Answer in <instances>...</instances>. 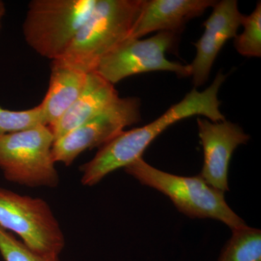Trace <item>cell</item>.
Masks as SVG:
<instances>
[{
  "instance_id": "cell-10",
  "label": "cell",
  "mask_w": 261,
  "mask_h": 261,
  "mask_svg": "<svg viewBox=\"0 0 261 261\" xmlns=\"http://www.w3.org/2000/svg\"><path fill=\"white\" fill-rule=\"evenodd\" d=\"M244 16L238 9L236 0L216 2L213 7L212 13L203 24V34L194 44L197 54L190 67L195 87L203 85L208 80L219 51L228 39L236 37Z\"/></svg>"
},
{
  "instance_id": "cell-17",
  "label": "cell",
  "mask_w": 261,
  "mask_h": 261,
  "mask_svg": "<svg viewBox=\"0 0 261 261\" xmlns=\"http://www.w3.org/2000/svg\"><path fill=\"white\" fill-rule=\"evenodd\" d=\"M0 254L5 261H60L59 255L33 251L9 231L0 227Z\"/></svg>"
},
{
  "instance_id": "cell-13",
  "label": "cell",
  "mask_w": 261,
  "mask_h": 261,
  "mask_svg": "<svg viewBox=\"0 0 261 261\" xmlns=\"http://www.w3.org/2000/svg\"><path fill=\"white\" fill-rule=\"evenodd\" d=\"M87 73L51 61L50 80L45 97L41 103L46 125L53 128L82 93Z\"/></svg>"
},
{
  "instance_id": "cell-14",
  "label": "cell",
  "mask_w": 261,
  "mask_h": 261,
  "mask_svg": "<svg viewBox=\"0 0 261 261\" xmlns=\"http://www.w3.org/2000/svg\"><path fill=\"white\" fill-rule=\"evenodd\" d=\"M219 261H261V231L245 226L233 230Z\"/></svg>"
},
{
  "instance_id": "cell-18",
  "label": "cell",
  "mask_w": 261,
  "mask_h": 261,
  "mask_svg": "<svg viewBox=\"0 0 261 261\" xmlns=\"http://www.w3.org/2000/svg\"><path fill=\"white\" fill-rule=\"evenodd\" d=\"M5 13V8L4 3L0 1V23H1L2 18L4 16Z\"/></svg>"
},
{
  "instance_id": "cell-2",
  "label": "cell",
  "mask_w": 261,
  "mask_h": 261,
  "mask_svg": "<svg viewBox=\"0 0 261 261\" xmlns=\"http://www.w3.org/2000/svg\"><path fill=\"white\" fill-rule=\"evenodd\" d=\"M143 0H97L69 47L58 61L84 73L129 38Z\"/></svg>"
},
{
  "instance_id": "cell-11",
  "label": "cell",
  "mask_w": 261,
  "mask_h": 261,
  "mask_svg": "<svg viewBox=\"0 0 261 261\" xmlns=\"http://www.w3.org/2000/svg\"><path fill=\"white\" fill-rule=\"evenodd\" d=\"M214 0H143L140 14L129 38L140 39L149 33L168 32L178 34L185 24L213 8Z\"/></svg>"
},
{
  "instance_id": "cell-16",
  "label": "cell",
  "mask_w": 261,
  "mask_h": 261,
  "mask_svg": "<svg viewBox=\"0 0 261 261\" xmlns=\"http://www.w3.org/2000/svg\"><path fill=\"white\" fill-rule=\"evenodd\" d=\"M39 125L47 126L39 105L20 111H10L0 106V137Z\"/></svg>"
},
{
  "instance_id": "cell-7",
  "label": "cell",
  "mask_w": 261,
  "mask_h": 261,
  "mask_svg": "<svg viewBox=\"0 0 261 261\" xmlns=\"http://www.w3.org/2000/svg\"><path fill=\"white\" fill-rule=\"evenodd\" d=\"M177 34L161 32L149 39L128 38L104 57L94 71L115 85L130 75L156 70L173 72L179 77L191 75L190 65L169 61L166 51L177 43Z\"/></svg>"
},
{
  "instance_id": "cell-5",
  "label": "cell",
  "mask_w": 261,
  "mask_h": 261,
  "mask_svg": "<svg viewBox=\"0 0 261 261\" xmlns=\"http://www.w3.org/2000/svg\"><path fill=\"white\" fill-rule=\"evenodd\" d=\"M54 142L53 132L44 125L1 136L0 170L5 179L29 187L58 186Z\"/></svg>"
},
{
  "instance_id": "cell-15",
  "label": "cell",
  "mask_w": 261,
  "mask_h": 261,
  "mask_svg": "<svg viewBox=\"0 0 261 261\" xmlns=\"http://www.w3.org/2000/svg\"><path fill=\"white\" fill-rule=\"evenodd\" d=\"M244 31L234 37V47L242 56L249 58L261 56V3H257L251 14L244 16Z\"/></svg>"
},
{
  "instance_id": "cell-1",
  "label": "cell",
  "mask_w": 261,
  "mask_h": 261,
  "mask_svg": "<svg viewBox=\"0 0 261 261\" xmlns=\"http://www.w3.org/2000/svg\"><path fill=\"white\" fill-rule=\"evenodd\" d=\"M226 75L219 72L210 87L202 92L193 89L182 100L173 105L162 116L140 128L123 130L101 147L90 161L82 166L84 177L97 185L109 173L126 168L142 158L148 146L173 123L193 116H203L213 122L223 121L224 115L218 94Z\"/></svg>"
},
{
  "instance_id": "cell-4",
  "label": "cell",
  "mask_w": 261,
  "mask_h": 261,
  "mask_svg": "<svg viewBox=\"0 0 261 261\" xmlns=\"http://www.w3.org/2000/svg\"><path fill=\"white\" fill-rule=\"evenodd\" d=\"M97 0H32L24 20V39L51 61L64 55L94 9Z\"/></svg>"
},
{
  "instance_id": "cell-19",
  "label": "cell",
  "mask_w": 261,
  "mask_h": 261,
  "mask_svg": "<svg viewBox=\"0 0 261 261\" xmlns=\"http://www.w3.org/2000/svg\"><path fill=\"white\" fill-rule=\"evenodd\" d=\"M0 27H1V23H0Z\"/></svg>"
},
{
  "instance_id": "cell-9",
  "label": "cell",
  "mask_w": 261,
  "mask_h": 261,
  "mask_svg": "<svg viewBox=\"0 0 261 261\" xmlns=\"http://www.w3.org/2000/svg\"><path fill=\"white\" fill-rule=\"evenodd\" d=\"M199 137L204 151L200 176L220 192L228 191V172L233 151L247 144L250 136L239 125L226 121L211 122L197 118Z\"/></svg>"
},
{
  "instance_id": "cell-6",
  "label": "cell",
  "mask_w": 261,
  "mask_h": 261,
  "mask_svg": "<svg viewBox=\"0 0 261 261\" xmlns=\"http://www.w3.org/2000/svg\"><path fill=\"white\" fill-rule=\"evenodd\" d=\"M0 227L18 235L29 248L42 255H60L65 240L49 204L0 187Z\"/></svg>"
},
{
  "instance_id": "cell-8",
  "label": "cell",
  "mask_w": 261,
  "mask_h": 261,
  "mask_svg": "<svg viewBox=\"0 0 261 261\" xmlns=\"http://www.w3.org/2000/svg\"><path fill=\"white\" fill-rule=\"evenodd\" d=\"M139 98L118 97L104 111L54 142L55 162L71 165L84 151L104 145L127 126L141 121Z\"/></svg>"
},
{
  "instance_id": "cell-12",
  "label": "cell",
  "mask_w": 261,
  "mask_h": 261,
  "mask_svg": "<svg viewBox=\"0 0 261 261\" xmlns=\"http://www.w3.org/2000/svg\"><path fill=\"white\" fill-rule=\"evenodd\" d=\"M119 97L113 84L95 71L87 74L82 93L50 128L55 142L104 111Z\"/></svg>"
},
{
  "instance_id": "cell-3",
  "label": "cell",
  "mask_w": 261,
  "mask_h": 261,
  "mask_svg": "<svg viewBox=\"0 0 261 261\" xmlns=\"http://www.w3.org/2000/svg\"><path fill=\"white\" fill-rule=\"evenodd\" d=\"M124 169L142 185L167 196L180 212L191 219L217 220L232 231L247 226L227 205L224 192L207 185L200 175L188 177L171 174L152 167L142 158Z\"/></svg>"
}]
</instances>
